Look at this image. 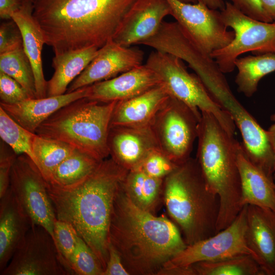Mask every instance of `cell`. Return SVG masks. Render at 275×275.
<instances>
[{
  "label": "cell",
  "instance_id": "obj_33",
  "mask_svg": "<svg viewBox=\"0 0 275 275\" xmlns=\"http://www.w3.org/2000/svg\"><path fill=\"white\" fill-rule=\"evenodd\" d=\"M78 237L77 232L71 224L56 218L54 225L53 240L60 261L69 274H72L70 262Z\"/></svg>",
  "mask_w": 275,
  "mask_h": 275
},
{
  "label": "cell",
  "instance_id": "obj_37",
  "mask_svg": "<svg viewBox=\"0 0 275 275\" xmlns=\"http://www.w3.org/2000/svg\"><path fill=\"white\" fill-rule=\"evenodd\" d=\"M23 46L22 36L19 28L12 19L0 25V54Z\"/></svg>",
  "mask_w": 275,
  "mask_h": 275
},
{
  "label": "cell",
  "instance_id": "obj_9",
  "mask_svg": "<svg viewBox=\"0 0 275 275\" xmlns=\"http://www.w3.org/2000/svg\"><path fill=\"white\" fill-rule=\"evenodd\" d=\"M220 11L223 21L234 33L230 44L210 54L223 73L233 72L235 61L243 53H275V21L252 18L228 2Z\"/></svg>",
  "mask_w": 275,
  "mask_h": 275
},
{
  "label": "cell",
  "instance_id": "obj_17",
  "mask_svg": "<svg viewBox=\"0 0 275 275\" xmlns=\"http://www.w3.org/2000/svg\"><path fill=\"white\" fill-rule=\"evenodd\" d=\"M107 146L110 157L129 171L139 168L151 153L160 149L151 125L111 127Z\"/></svg>",
  "mask_w": 275,
  "mask_h": 275
},
{
  "label": "cell",
  "instance_id": "obj_4",
  "mask_svg": "<svg viewBox=\"0 0 275 275\" xmlns=\"http://www.w3.org/2000/svg\"><path fill=\"white\" fill-rule=\"evenodd\" d=\"M196 159L210 190L219 200L217 232L227 228L243 207L237 154L241 143L211 114L202 112Z\"/></svg>",
  "mask_w": 275,
  "mask_h": 275
},
{
  "label": "cell",
  "instance_id": "obj_30",
  "mask_svg": "<svg viewBox=\"0 0 275 275\" xmlns=\"http://www.w3.org/2000/svg\"><path fill=\"white\" fill-rule=\"evenodd\" d=\"M195 275H264L252 256L242 255L191 266Z\"/></svg>",
  "mask_w": 275,
  "mask_h": 275
},
{
  "label": "cell",
  "instance_id": "obj_35",
  "mask_svg": "<svg viewBox=\"0 0 275 275\" xmlns=\"http://www.w3.org/2000/svg\"><path fill=\"white\" fill-rule=\"evenodd\" d=\"M178 166L158 149L151 153L137 169L152 177L164 179Z\"/></svg>",
  "mask_w": 275,
  "mask_h": 275
},
{
  "label": "cell",
  "instance_id": "obj_12",
  "mask_svg": "<svg viewBox=\"0 0 275 275\" xmlns=\"http://www.w3.org/2000/svg\"><path fill=\"white\" fill-rule=\"evenodd\" d=\"M171 15L190 38L204 52L211 54L230 44L234 33L223 21L221 11L201 2L187 3L167 0Z\"/></svg>",
  "mask_w": 275,
  "mask_h": 275
},
{
  "label": "cell",
  "instance_id": "obj_48",
  "mask_svg": "<svg viewBox=\"0 0 275 275\" xmlns=\"http://www.w3.org/2000/svg\"><path fill=\"white\" fill-rule=\"evenodd\" d=\"M274 180H275V177H274Z\"/></svg>",
  "mask_w": 275,
  "mask_h": 275
},
{
  "label": "cell",
  "instance_id": "obj_32",
  "mask_svg": "<svg viewBox=\"0 0 275 275\" xmlns=\"http://www.w3.org/2000/svg\"><path fill=\"white\" fill-rule=\"evenodd\" d=\"M36 135L23 128L0 107V136L17 155L25 154L34 162L32 145Z\"/></svg>",
  "mask_w": 275,
  "mask_h": 275
},
{
  "label": "cell",
  "instance_id": "obj_45",
  "mask_svg": "<svg viewBox=\"0 0 275 275\" xmlns=\"http://www.w3.org/2000/svg\"><path fill=\"white\" fill-rule=\"evenodd\" d=\"M181 2L187 3H196L198 2V0H179Z\"/></svg>",
  "mask_w": 275,
  "mask_h": 275
},
{
  "label": "cell",
  "instance_id": "obj_20",
  "mask_svg": "<svg viewBox=\"0 0 275 275\" xmlns=\"http://www.w3.org/2000/svg\"><path fill=\"white\" fill-rule=\"evenodd\" d=\"M89 89L88 86L61 95L29 98L12 104L0 103V107L23 128L35 133L37 128L59 109L78 99L87 97Z\"/></svg>",
  "mask_w": 275,
  "mask_h": 275
},
{
  "label": "cell",
  "instance_id": "obj_10",
  "mask_svg": "<svg viewBox=\"0 0 275 275\" xmlns=\"http://www.w3.org/2000/svg\"><path fill=\"white\" fill-rule=\"evenodd\" d=\"M201 118L169 96L151 124L160 150L177 165L190 158Z\"/></svg>",
  "mask_w": 275,
  "mask_h": 275
},
{
  "label": "cell",
  "instance_id": "obj_47",
  "mask_svg": "<svg viewBox=\"0 0 275 275\" xmlns=\"http://www.w3.org/2000/svg\"><path fill=\"white\" fill-rule=\"evenodd\" d=\"M274 177H275V172H274Z\"/></svg>",
  "mask_w": 275,
  "mask_h": 275
},
{
  "label": "cell",
  "instance_id": "obj_22",
  "mask_svg": "<svg viewBox=\"0 0 275 275\" xmlns=\"http://www.w3.org/2000/svg\"><path fill=\"white\" fill-rule=\"evenodd\" d=\"M169 96L160 85L132 98L118 101L112 115L110 127L151 125Z\"/></svg>",
  "mask_w": 275,
  "mask_h": 275
},
{
  "label": "cell",
  "instance_id": "obj_44",
  "mask_svg": "<svg viewBox=\"0 0 275 275\" xmlns=\"http://www.w3.org/2000/svg\"><path fill=\"white\" fill-rule=\"evenodd\" d=\"M198 2L203 3L211 9L219 11L222 10L225 6L223 0H198Z\"/></svg>",
  "mask_w": 275,
  "mask_h": 275
},
{
  "label": "cell",
  "instance_id": "obj_43",
  "mask_svg": "<svg viewBox=\"0 0 275 275\" xmlns=\"http://www.w3.org/2000/svg\"><path fill=\"white\" fill-rule=\"evenodd\" d=\"M263 7L273 21H275V0H261Z\"/></svg>",
  "mask_w": 275,
  "mask_h": 275
},
{
  "label": "cell",
  "instance_id": "obj_11",
  "mask_svg": "<svg viewBox=\"0 0 275 275\" xmlns=\"http://www.w3.org/2000/svg\"><path fill=\"white\" fill-rule=\"evenodd\" d=\"M9 188L29 217L32 226L42 227L53 239L56 217L47 182L35 163L26 155L17 156L11 169Z\"/></svg>",
  "mask_w": 275,
  "mask_h": 275
},
{
  "label": "cell",
  "instance_id": "obj_29",
  "mask_svg": "<svg viewBox=\"0 0 275 275\" xmlns=\"http://www.w3.org/2000/svg\"><path fill=\"white\" fill-rule=\"evenodd\" d=\"M74 149L70 145L60 141L36 134L32 145L34 162L46 182L56 168Z\"/></svg>",
  "mask_w": 275,
  "mask_h": 275
},
{
  "label": "cell",
  "instance_id": "obj_16",
  "mask_svg": "<svg viewBox=\"0 0 275 275\" xmlns=\"http://www.w3.org/2000/svg\"><path fill=\"white\" fill-rule=\"evenodd\" d=\"M171 15L167 0H135L122 19L113 40L124 46L140 45L158 30Z\"/></svg>",
  "mask_w": 275,
  "mask_h": 275
},
{
  "label": "cell",
  "instance_id": "obj_23",
  "mask_svg": "<svg viewBox=\"0 0 275 275\" xmlns=\"http://www.w3.org/2000/svg\"><path fill=\"white\" fill-rule=\"evenodd\" d=\"M241 181V205H252L275 212V180L254 164L246 156L242 143L237 154Z\"/></svg>",
  "mask_w": 275,
  "mask_h": 275
},
{
  "label": "cell",
  "instance_id": "obj_27",
  "mask_svg": "<svg viewBox=\"0 0 275 275\" xmlns=\"http://www.w3.org/2000/svg\"><path fill=\"white\" fill-rule=\"evenodd\" d=\"M163 179L152 177L136 169L128 171L123 188L133 203L150 212L157 203Z\"/></svg>",
  "mask_w": 275,
  "mask_h": 275
},
{
  "label": "cell",
  "instance_id": "obj_3",
  "mask_svg": "<svg viewBox=\"0 0 275 275\" xmlns=\"http://www.w3.org/2000/svg\"><path fill=\"white\" fill-rule=\"evenodd\" d=\"M109 238L122 260L144 273L161 268L187 245L173 223L137 206L123 184L114 199Z\"/></svg>",
  "mask_w": 275,
  "mask_h": 275
},
{
  "label": "cell",
  "instance_id": "obj_24",
  "mask_svg": "<svg viewBox=\"0 0 275 275\" xmlns=\"http://www.w3.org/2000/svg\"><path fill=\"white\" fill-rule=\"evenodd\" d=\"M33 3L23 4L12 16L21 31L24 50L32 65L35 80L36 98L47 97V81L44 78L42 50L45 40L41 28L34 19Z\"/></svg>",
  "mask_w": 275,
  "mask_h": 275
},
{
  "label": "cell",
  "instance_id": "obj_39",
  "mask_svg": "<svg viewBox=\"0 0 275 275\" xmlns=\"http://www.w3.org/2000/svg\"><path fill=\"white\" fill-rule=\"evenodd\" d=\"M230 3L246 16L264 22L273 21L264 10L261 0H230Z\"/></svg>",
  "mask_w": 275,
  "mask_h": 275
},
{
  "label": "cell",
  "instance_id": "obj_18",
  "mask_svg": "<svg viewBox=\"0 0 275 275\" xmlns=\"http://www.w3.org/2000/svg\"><path fill=\"white\" fill-rule=\"evenodd\" d=\"M245 238L264 275H275V212L248 205Z\"/></svg>",
  "mask_w": 275,
  "mask_h": 275
},
{
  "label": "cell",
  "instance_id": "obj_8",
  "mask_svg": "<svg viewBox=\"0 0 275 275\" xmlns=\"http://www.w3.org/2000/svg\"><path fill=\"white\" fill-rule=\"evenodd\" d=\"M248 205L225 229L197 241L167 261L158 271L160 274H182L186 268L200 262L215 261L234 256L254 254L245 238Z\"/></svg>",
  "mask_w": 275,
  "mask_h": 275
},
{
  "label": "cell",
  "instance_id": "obj_13",
  "mask_svg": "<svg viewBox=\"0 0 275 275\" xmlns=\"http://www.w3.org/2000/svg\"><path fill=\"white\" fill-rule=\"evenodd\" d=\"M1 275H68L51 234L32 226L17 246Z\"/></svg>",
  "mask_w": 275,
  "mask_h": 275
},
{
  "label": "cell",
  "instance_id": "obj_14",
  "mask_svg": "<svg viewBox=\"0 0 275 275\" xmlns=\"http://www.w3.org/2000/svg\"><path fill=\"white\" fill-rule=\"evenodd\" d=\"M140 45L171 54L184 61L205 87L225 76L215 60L201 49L176 21H163L157 32Z\"/></svg>",
  "mask_w": 275,
  "mask_h": 275
},
{
  "label": "cell",
  "instance_id": "obj_26",
  "mask_svg": "<svg viewBox=\"0 0 275 275\" xmlns=\"http://www.w3.org/2000/svg\"><path fill=\"white\" fill-rule=\"evenodd\" d=\"M238 70L235 82L239 92L247 97L257 91L259 82L275 71V53H266L239 57L234 62Z\"/></svg>",
  "mask_w": 275,
  "mask_h": 275
},
{
  "label": "cell",
  "instance_id": "obj_34",
  "mask_svg": "<svg viewBox=\"0 0 275 275\" xmlns=\"http://www.w3.org/2000/svg\"><path fill=\"white\" fill-rule=\"evenodd\" d=\"M70 268L72 274L102 275L104 269L94 252L79 236L72 256Z\"/></svg>",
  "mask_w": 275,
  "mask_h": 275
},
{
  "label": "cell",
  "instance_id": "obj_25",
  "mask_svg": "<svg viewBox=\"0 0 275 275\" xmlns=\"http://www.w3.org/2000/svg\"><path fill=\"white\" fill-rule=\"evenodd\" d=\"M99 49L91 47L54 55L52 62L54 71L47 81V96L66 93L69 85L92 61Z\"/></svg>",
  "mask_w": 275,
  "mask_h": 275
},
{
  "label": "cell",
  "instance_id": "obj_5",
  "mask_svg": "<svg viewBox=\"0 0 275 275\" xmlns=\"http://www.w3.org/2000/svg\"><path fill=\"white\" fill-rule=\"evenodd\" d=\"M163 189L168 212L187 245L217 233L219 198L208 188L196 158H189L165 177Z\"/></svg>",
  "mask_w": 275,
  "mask_h": 275
},
{
  "label": "cell",
  "instance_id": "obj_7",
  "mask_svg": "<svg viewBox=\"0 0 275 275\" xmlns=\"http://www.w3.org/2000/svg\"><path fill=\"white\" fill-rule=\"evenodd\" d=\"M145 64L156 73L170 96L187 104L199 116L202 112L212 114L223 128L234 135L236 126L231 116L213 100L198 76L187 71L182 60L155 50Z\"/></svg>",
  "mask_w": 275,
  "mask_h": 275
},
{
  "label": "cell",
  "instance_id": "obj_21",
  "mask_svg": "<svg viewBox=\"0 0 275 275\" xmlns=\"http://www.w3.org/2000/svg\"><path fill=\"white\" fill-rule=\"evenodd\" d=\"M31 226L29 217L9 188L0 198V271L7 266Z\"/></svg>",
  "mask_w": 275,
  "mask_h": 275
},
{
  "label": "cell",
  "instance_id": "obj_15",
  "mask_svg": "<svg viewBox=\"0 0 275 275\" xmlns=\"http://www.w3.org/2000/svg\"><path fill=\"white\" fill-rule=\"evenodd\" d=\"M144 54L138 48L122 46L111 39L98 49L92 61L69 85L66 93L113 78L139 66L142 65Z\"/></svg>",
  "mask_w": 275,
  "mask_h": 275
},
{
  "label": "cell",
  "instance_id": "obj_36",
  "mask_svg": "<svg viewBox=\"0 0 275 275\" xmlns=\"http://www.w3.org/2000/svg\"><path fill=\"white\" fill-rule=\"evenodd\" d=\"M29 98L28 92L18 82L0 71V103L12 104Z\"/></svg>",
  "mask_w": 275,
  "mask_h": 275
},
{
  "label": "cell",
  "instance_id": "obj_42",
  "mask_svg": "<svg viewBox=\"0 0 275 275\" xmlns=\"http://www.w3.org/2000/svg\"><path fill=\"white\" fill-rule=\"evenodd\" d=\"M270 118L274 123L270 126L266 131L269 142L274 156L275 171V114H272Z\"/></svg>",
  "mask_w": 275,
  "mask_h": 275
},
{
  "label": "cell",
  "instance_id": "obj_38",
  "mask_svg": "<svg viewBox=\"0 0 275 275\" xmlns=\"http://www.w3.org/2000/svg\"><path fill=\"white\" fill-rule=\"evenodd\" d=\"M13 150L1 140L0 146V198L10 186L12 167L17 157Z\"/></svg>",
  "mask_w": 275,
  "mask_h": 275
},
{
  "label": "cell",
  "instance_id": "obj_46",
  "mask_svg": "<svg viewBox=\"0 0 275 275\" xmlns=\"http://www.w3.org/2000/svg\"><path fill=\"white\" fill-rule=\"evenodd\" d=\"M21 3L23 4H28V3H33L34 0H19Z\"/></svg>",
  "mask_w": 275,
  "mask_h": 275
},
{
  "label": "cell",
  "instance_id": "obj_1",
  "mask_svg": "<svg viewBox=\"0 0 275 275\" xmlns=\"http://www.w3.org/2000/svg\"><path fill=\"white\" fill-rule=\"evenodd\" d=\"M129 171L111 157L82 181L60 187L47 183L56 218L71 224L99 259H108L109 231L115 196Z\"/></svg>",
  "mask_w": 275,
  "mask_h": 275
},
{
  "label": "cell",
  "instance_id": "obj_41",
  "mask_svg": "<svg viewBox=\"0 0 275 275\" xmlns=\"http://www.w3.org/2000/svg\"><path fill=\"white\" fill-rule=\"evenodd\" d=\"M19 0H0V17L2 19H12V15L21 7Z\"/></svg>",
  "mask_w": 275,
  "mask_h": 275
},
{
  "label": "cell",
  "instance_id": "obj_40",
  "mask_svg": "<svg viewBox=\"0 0 275 275\" xmlns=\"http://www.w3.org/2000/svg\"><path fill=\"white\" fill-rule=\"evenodd\" d=\"M108 259L102 275H128L130 274L124 267L121 257L109 242L108 245Z\"/></svg>",
  "mask_w": 275,
  "mask_h": 275
},
{
  "label": "cell",
  "instance_id": "obj_2",
  "mask_svg": "<svg viewBox=\"0 0 275 275\" xmlns=\"http://www.w3.org/2000/svg\"><path fill=\"white\" fill-rule=\"evenodd\" d=\"M135 1L34 0L32 14L45 43L58 55L102 47Z\"/></svg>",
  "mask_w": 275,
  "mask_h": 275
},
{
  "label": "cell",
  "instance_id": "obj_19",
  "mask_svg": "<svg viewBox=\"0 0 275 275\" xmlns=\"http://www.w3.org/2000/svg\"><path fill=\"white\" fill-rule=\"evenodd\" d=\"M156 73L146 64L113 78L89 86L87 98L102 102L121 101L160 85Z\"/></svg>",
  "mask_w": 275,
  "mask_h": 275
},
{
  "label": "cell",
  "instance_id": "obj_6",
  "mask_svg": "<svg viewBox=\"0 0 275 275\" xmlns=\"http://www.w3.org/2000/svg\"><path fill=\"white\" fill-rule=\"evenodd\" d=\"M118 102L78 99L51 115L35 133L65 143L102 161L109 156L107 138Z\"/></svg>",
  "mask_w": 275,
  "mask_h": 275
},
{
  "label": "cell",
  "instance_id": "obj_28",
  "mask_svg": "<svg viewBox=\"0 0 275 275\" xmlns=\"http://www.w3.org/2000/svg\"><path fill=\"white\" fill-rule=\"evenodd\" d=\"M101 161L75 149L56 168L47 182L60 187L74 185L91 174Z\"/></svg>",
  "mask_w": 275,
  "mask_h": 275
},
{
  "label": "cell",
  "instance_id": "obj_31",
  "mask_svg": "<svg viewBox=\"0 0 275 275\" xmlns=\"http://www.w3.org/2000/svg\"><path fill=\"white\" fill-rule=\"evenodd\" d=\"M0 71L18 82L31 98H36L33 68L23 46L0 54Z\"/></svg>",
  "mask_w": 275,
  "mask_h": 275
}]
</instances>
